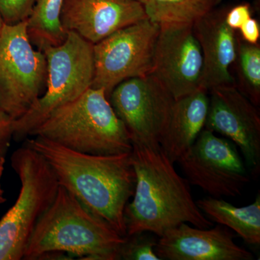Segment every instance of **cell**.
<instances>
[{"label": "cell", "mask_w": 260, "mask_h": 260, "mask_svg": "<svg viewBox=\"0 0 260 260\" xmlns=\"http://www.w3.org/2000/svg\"><path fill=\"white\" fill-rule=\"evenodd\" d=\"M132 160L136 181L124 210L126 236L148 232L160 237L183 223L213 226L193 199L189 183L160 146L133 145Z\"/></svg>", "instance_id": "2"}, {"label": "cell", "mask_w": 260, "mask_h": 260, "mask_svg": "<svg viewBox=\"0 0 260 260\" xmlns=\"http://www.w3.org/2000/svg\"><path fill=\"white\" fill-rule=\"evenodd\" d=\"M146 18L138 0H64L60 14L65 32H75L93 45Z\"/></svg>", "instance_id": "13"}, {"label": "cell", "mask_w": 260, "mask_h": 260, "mask_svg": "<svg viewBox=\"0 0 260 260\" xmlns=\"http://www.w3.org/2000/svg\"><path fill=\"white\" fill-rule=\"evenodd\" d=\"M37 0H0V17L5 24L13 25L28 20Z\"/></svg>", "instance_id": "22"}, {"label": "cell", "mask_w": 260, "mask_h": 260, "mask_svg": "<svg viewBox=\"0 0 260 260\" xmlns=\"http://www.w3.org/2000/svg\"><path fill=\"white\" fill-rule=\"evenodd\" d=\"M251 18L250 5L240 4L234 6L225 13V23L233 30H239V28Z\"/></svg>", "instance_id": "24"}, {"label": "cell", "mask_w": 260, "mask_h": 260, "mask_svg": "<svg viewBox=\"0 0 260 260\" xmlns=\"http://www.w3.org/2000/svg\"><path fill=\"white\" fill-rule=\"evenodd\" d=\"M30 136L41 137L72 150L95 155L133 150L129 134L105 90L92 87L51 113Z\"/></svg>", "instance_id": "4"}, {"label": "cell", "mask_w": 260, "mask_h": 260, "mask_svg": "<svg viewBox=\"0 0 260 260\" xmlns=\"http://www.w3.org/2000/svg\"><path fill=\"white\" fill-rule=\"evenodd\" d=\"M43 52L47 62L45 90L25 115L15 120L17 138L30 136L51 113L79 98L93 83V45L78 34L67 32L62 44Z\"/></svg>", "instance_id": "6"}, {"label": "cell", "mask_w": 260, "mask_h": 260, "mask_svg": "<svg viewBox=\"0 0 260 260\" xmlns=\"http://www.w3.org/2000/svg\"><path fill=\"white\" fill-rule=\"evenodd\" d=\"M208 91L198 88L175 100L160 147L173 162L194 144L204 129L209 107Z\"/></svg>", "instance_id": "16"}, {"label": "cell", "mask_w": 260, "mask_h": 260, "mask_svg": "<svg viewBox=\"0 0 260 260\" xmlns=\"http://www.w3.org/2000/svg\"><path fill=\"white\" fill-rule=\"evenodd\" d=\"M226 10H213L193 23V30L203 52V68L200 88L237 85L231 66L237 55L236 30L225 23Z\"/></svg>", "instance_id": "15"}, {"label": "cell", "mask_w": 260, "mask_h": 260, "mask_svg": "<svg viewBox=\"0 0 260 260\" xmlns=\"http://www.w3.org/2000/svg\"><path fill=\"white\" fill-rule=\"evenodd\" d=\"M159 25L150 75L177 100L200 88L203 52L193 24Z\"/></svg>", "instance_id": "11"}, {"label": "cell", "mask_w": 260, "mask_h": 260, "mask_svg": "<svg viewBox=\"0 0 260 260\" xmlns=\"http://www.w3.org/2000/svg\"><path fill=\"white\" fill-rule=\"evenodd\" d=\"M15 119L0 109V160H5L10 141L14 136Z\"/></svg>", "instance_id": "23"}, {"label": "cell", "mask_w": 260, "mask_h": 260, "mask_svg": "<svg viewBox=\"0 0 260 260\" xmlns=\"http://www.w3.org/2000/svg\"><path fill=\"white\" fill-rule=\"evenodd\" d=\"M6 201V198H4L3 195H0V205L4 203Z\"/></svg>", "instance_id": "27"}, {"label": "cell", "mask_w": 260, "mask_h": 260, "mask_svg": "<svg viewBox=\"0 0 260 260\" xmlns=\"http://www.w3.org/2000/svg\"><path fill=\"white\" fill-rule=\"evenodd\" d=\"M241 37L244 42L251 44L259 43L260 28L259 23L256 19L251 18L239 28Z\"/></svg>", "instance_id": "25"}, {"label": "cell", "mask_w": 260, "mask_h": 260, "mask_svg": "<svg viewBox=\"0 0 260 260\" xmlns=\"http://www.w3.org/2000/svg\"><path fill=\"white\" fill-rule=\"evenodd\" d=\"M3 25H4V22H3V19L0 17V34H1L2 29H3Z\"/></svg>", "instance_id": "28"}, {"label": "cell", "mask_w": 260, "mask_h": 260, "mask_svg": "<svg viewBox=\"0 0 260 260\" xmlns=\"http://www.w3.org/2000/svg\"><path fill=\"white\" fill-rule=\"evenodd\" d=\"M199 209L212 222L237 233L246 244H260V195L254 203L236 207L220 198L207 197L196 202Z\"/></svg>", "instance_id": "17"}, {"label": "cell", "mask_w": 260, "mask_h": 260, "mask_svg": "<svg viewBox=\"0 0 260 260\" xmlns=\"http://www.w3.org/2000/svg\"><path fill=\"white\" fill-rule=\"evenodd\" d=\"M158 239L156 235L148 232L126 236L119 253V259L160 260L155 251Z\"/></svg>", "instance_id": "21"}, {"label": "cell", "mask_w": 260, "mask_h": 260, "mask_svg": "<svg viewBox=\"0 0 260 260\" xmlns=\"http://www.w3.org/2000/svg\"><path fill=\"white\" fill-rule=\"evenodd\" d=\"M11 166L21 186L15 204L0 220V260L23 259L32 233L59 186L46 159L27 144L12 155Z\"/></svg>", "instance_id": "5"}, {"label": "cell", "mask_w": 260, "mask_h": 260, "mask_svg": "<svg viewBox=\"0 0 260 260\" xmlns=\"http://www.w3.org/2000/svg\"><path fill=\"white\" fill-rule=\"evenodd\" d=\"M148 18L158 24L191 23L215 10L221 0H138Z\"/></svg>", "instance_id": "19"}, {"label": "cell", "mask_w": 260, "mask_h": 260, "mask_svg": "<svg viewBox=\"0 0 260 260\" xmlns=\"http://www.w3.org/2000/svg\"><path fill=\"white\" fill-rule=\"evenodd\" d=\"M109 100L132 144L160 146L175 99L156 78L149 74L124 80Z\"/></svg>", "instance_id": "9"}, {"label": "cell", "mask_w": 260, "mask_h": 260, "mask_svg": "<svg viewBox=\"0 0 260 260\" xmlns=\"http://www.w3.org/2000/svg\"><path fill=\"white\" fill-rule=\"evenodd\" d=\"M210 93L205 129L230 140L240 148L253 176L260 171V116L257 107L237 85L214 88Z\"/></svg>", "instance_id": "12"}, {"label": "cell", "mask_w": 260, "mask_h": 260, "mask_svg": "<svg viewBox=\"0 0 260 260\" xmlns=\"http://www.w3.org/2000/svg\"><path fill=\"white\" fill-rule=\"evenodd\" d=\"M237 62L239 91L256 107L260 104V46L238 37Z\"/></svg>", "instance_id": "20"}, {"label": "cell", "mask_w": 260, "mask_h": 260, "mask_svg": "<svg viewBox=\"0 0 260 260\" xmlns=\"http://www.w3.org/2000/svg\"><path fill=\"white\" fill-rule=\"evenodd\" d=\"M5 160H0V180H1L2 176H3V171H4V164ZM3 194V191L1 188V184H0V195Z\"/></svg>", "instance_id": "26"}, {"label": "cell", "mask_w": 260, "mask_h": 260, "mask_svg": "<svg viewBox=\"0 0 260 260\" xmlns=\"http://www.w3.org/2000/svg\"><path fill=\"white\" fill-rule=\"evenodd\" d=\"M64 0H37L27 20V31L32 45L44 51L64 42L67 32L62 28L60 14Z\"/></svg>", "instance_id": "18"}, {"label": "cell", "mask_w": 260, "mask_h": 260, "mask_svg": "<svg viewBox=\"0 0 260 260\" xmlns=\"http://www.w3.org/2000/svg\"><path fill=\"white\" fill-rule=\"evenodd\" d=\"M160 25L146 18L113 32L93 45L92 88L108 99L121 82L150 74Z\"/></svg>", "instance_id": "8"}, {"label": "cell", "mask_w": 260, "mask_h": 260, "mask_svg": "<svg viewBox=\"0 0 260 260\" xmlns=\"http://www.w3.org/2000/svg\"><path fill=\"white\" fill-rule=\"evenodd\" d=\"M45 54L32 47L27 20L5 24L0 34V109L15 120L37 102L47 85Z\"/></svg>", "instance_id": "7"}, {"label": "cell", "mask_w": 260, "mask_h": 260, "mask_svg": "<svg viewBox=\"0 0 260 260\" xmlns=\"http://www.w3.org/2000/svg\"><path fill=\"white\" fill-rule=\"evenodd\" d=\"M126 239L59 185L54 201L32 233L23 259H42L56 253L85 259H119Z\"/></svg>", "instance_id": "3"}, {"label": "cell", "mask_w": 260, "mask_h": 260, "mask_svg": "<svg viewBox=\"0 0 260 260\" xmlns=\"http://www.w3.org/2000/svg\"><path fill=\"white\" fill-rule=\"evenodd\" d=\"M177 162L189 184L213 198L239 196L249 181L234 143L205 128Z\"/></svg>", "instance_id": "10"}, {"label": "cell", "mask_w": 260, "mask_h": 260, "mask_svg": "<svg viewBox=\"0 0 260 260\" xmlns=\"http://www.w3.org/2000/svg\"><path fill=\"white\" fill-rule=\"evenodd\" d=\"M32 137L26 144L44 156L59 185L126 237L124 210L134 194L136 181L132 151L113 155L84 153Z\"/></svg>", "instance_id": "1"}, {"label": "cell", "mask_w": 260, "mask_h": 260, "mask_svg": "<svg viewBox=\"0 0 260 260\" xmlns=\"http://www.w3.org/2000/svg\"><path fill=\"white\" fill-rule=\"evenodd\" d=\"M224 225L202 229L186 223L158 237L155 251L160 260H252L250 251L234 242Z\"/></svg>", "instance_id": "14"}]
</instances>
